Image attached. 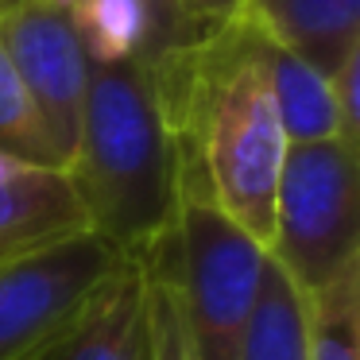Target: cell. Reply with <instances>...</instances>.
I'll list each match as a JSON object with an SVG mask.
<instances>
[{"label":"cell","instance_id":"1","mask_svg":"<svg viewBox=\"0 0 360 360\" xmlns=\"http://www.w3.org/2000/svg\"><path fill=\"white\" fill-rule=\"evenodd\" d=\"M267 35L248 16L205 32L155 63L179 174L205 186L221 213L267 248L287 136L267 86Z\"/></svg>","mask_w":360,"mask_h":360},{"label":"cell","instance_id":"2","mask_svg":"<svg viewBox=\"0 0 360 360\" xmlns=\"http://www.w3.org/2000/svg\"><path fill=\"white\" fill-rule=\"evenodd\" d=\"M70 186L97 233L124 259H140L174 217L179 155L155 66L143 58H89Z\"/></svg>","mask_w":360,"mask_h":360},{"label":"cell","instance_id":"3","mask_svg":"<svg viewBox=\"0 0 360 360\" xmlns=\"http://www.w3.org/2000/svg\"><path fill=\"white\" fill-rule=\"evenodd\" d=\"M143 256L179 298L194 360H233L267 264L264 244L229 221L198 179L179 174L174 217Z\"/></svg>","mask_w":360,"mask_h":360},{"label":"cell","instance_id":"4","mask_svg":"<svg viewBox=\"0 0 360 360\" xmlns=\"http://www.w3.org/2000/svg\"><path fill=\"white\" fill-rule=\"evenodd\" d=\"M267 256L306 298L360 264L356 148L337 136L287 148Z\"/></svg>","mask_w":360,"mask_h":360},{"label":"cell","instance_id":"5","mask_svg":"<svg viewBox=\"0 0 360 360\" xmlns=\"http://www.w3.org/2000/svg\"><path fill=\"white\" fill-rule=\"evenodd\" d=\"M124 264L97 233L58 236L0 264V360H16L82 318Z\"/></svg>","mask_w":360,"mask_h":360},{"label":"cell","instance_id":"6","mask_svg":"<svg viewBox=\"0 0 360 360\" xmlns=\"http://www.w3.org/2000/svg\"><path fill=\"white\" fill-rule=\"evenodd\" d=\"M0 51L8 55L51 132L63 171L70 167L89 86V51L66 0H0Z\"/></svg>","mask_w":360,"mask_h":360},{"label":"cell","instance_id":"7","mask_svg":"<svg viewBox=\"0 0 360 360\" xmlns=\"http://www.w3.org/2000/svg\"><path fill=\"white\" fill-rule=\"evenodd\" d=\"M89 229L86 210L58 167H16L0 179V264Z\"/></svg>","mask_w":360,"mask_h":360},{"label":"cell","instance_id":"8","mask_svg":"<svg viewBox=\"0 0 360 360\" xmlns=\"http://www.w3.org/2000/svg\"><path fill=\"white\" fill-rule=\"evenodd\" d=\"M240 12L326 78L360 51V0H244Z\"/></svg>","mask_w":360,"mask_h":360},{"label":"cell","instance_id":"9","mask_svg":"<svg viewBox=\"0 0 360 360\" xmlns=\"http://www.w3.org/2000/svg\"><path fill=\"white\" fill-rule=\"evenodd\" d=\"M66 360H148V302L140 259H124L82 310Z\"/></svg>","mask_w":360,"mask_h":360},{"label":"cell","instance_id":"10","mask_svg":"<svg viewBox=\"0 0 360 360\" xmlns=\"http://www.w3.org/2000/svg\"><path fill=\"white\" fill-rule=\"evenodd\" d=\"M233 360H310V298L267 256Z\"/></svg>","mask_w":360,"mask_h":360},{"label":"cell","instance_id":"11","mask_svg":"<svg viewBox=\"0 0 360 360\" xmlns=\"http://www.w3.org/2000/svg\"><path fill=\"white\" fill-rule=\"evenodd\" d=\"M264 63H267V86H271V101H275V112H279L287 148L337 136V112H333V94H329L326 74H318L310 63H302L298 55L283 51L271 39L264 47Z\"/></svg>","mask_w":360,"mask_h":360},{"label":"cell","instance_id":"12","mask_svg":"<svg viewBox=\"0 0 360 360\" xmlns=\"http://www.w3.org/2000/svg\"><path fill=\"white\" fill-rule=\"evenodd\" d=\"M310 360H360V264L310 295Z\"/></svg>","mask_w":360,"mask_h":360},{"label":"cell","instance_id":"13","mask_svg":"<svg viewBox=\"0 0 360 360\" xmlns=\"http://www.w3.org/2000/svg\"><path fill=\"white\" fill-rule=\"evenodd\" d=\"M0 155L27 167H58L63 171V159L51 143L47 124H43L32 94L24 89L4 51H0Z\"/></svg>","mask_w":360,"mask_h":360},{"label":"cell","instance_id":"14","mask_svg":"<svg viewBox=\"0 0 360 360\" xmlns=\"http://www.w3.org/2000/svg\"><path fill=\"white\" fill-rule=\"evenodd\" d=\"M143 264V302H148V360H194V349L186 341V326L179 314V298H174L167 275L140 256Z\"/></svg>","mask_w":360,"mask_h":360},{"label":"cell","instance_id":"15","mask_svg":"<svg viewBox=\"0 0 360 360\" xmlns=\"http://www.w3.org/2000/svg\"><path fill=\"white\" fill-rule=\"evenodd\" d=\"M329 94H333L337 112V140L356 148L360 143V51L349 55L333 74H329Z\"/></svg>","mask_w":360,"mask_h":360},{"label":"cell","instance_id":"16","mask_svg":"<svg viewBox=\"0 0 360 360\" xmlns=\"http://www.w3.org/2000/svg\"><path fill=\"white\" fill-rule=\"evenodd\" d=\"M174 8H179L194 27L213 32V27L229 24L233 16H240L244 0H174Z\"/></svg>","mask_w":360,"mask_h":360},{"label":"cell","instance_id":"17","mask_svg":"<svg viewBox=\"0 0 360 360\" xmlns=\"http://www.w3.org/2000/svg\"><path fill=\"white\" fill-rule=\"evenodd\" d=\"M74 326H78V321H74ZM74 326H66L63 333L47 337L43 345H35L32 352H24V356H16V360H66V349H70V341H74Z\"/></svg>","mask_w":360,"mask_h":360}]
</instances>
